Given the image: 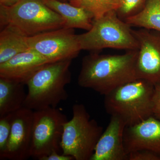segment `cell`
Listing matches in <instances>:
<instances>
[{"mask_svg":"<svg viewBox=\"0 0 160 160\" xmlns=\"http://www.w3.org/2000/svg\"><path fill=\"white\" fill-rule=\"evenodd\" d=\"M138 49L122 54H100L93 52L83 58L78 78L81 87L106 95L126 83L137 79L136 63Z\"/></svg>","mask_w":160,"mask_h":160,"instance_id":"1","label":"cell"},{"mask_svg":"<svg viewBox=\"0 0 160 160\" xmlns=\"http://www.w3.org/2000/svg\"><path fill=\"white\" fill-rule=\"evenodd\" d=\"M72 61L48 63L37 71L26 83L28 92L24 107L33 111L56 108L67 99L68 94L65 87L71 81Z\"/></svg>","mask_w":160,"mask_h":160,"instance_id":"2","label":"cell"},{"mask_svg":"<svg viewBox=\"0 0 160 160\" xmlns=\"http://www.w3.org/2000/svg\"><path fill=\"white\" fill-rule=\"evenodd\" d=\"M0 23L26 37L65 27L66 21L42 0H20L11 7L0 6Z\"/></svg>","mask_w":160,"mask_h":160,"instance_id":"3","label":"cell"},{"mask_svg":"<svg viewBox=\"0 0 160 160\" xmlns=\"http://www.w3.org/2000/svg\"><path fill=\"white\" fill-rule=\"evenodd\" d=\"M155 86L137 79L124 84L104 96L108 114L121 118L126 126H132L153 116Z\"/></svg>","mask_w":160,"mask_h":160,"instance_id":"4","label":"cell"},{"mask_svg":"<svg viewBox=\"0 0 160 160\" xmlns=\"http://www.w3.org/2000/svg\"><path fill=\"white\" fill-rule=\"evenodd\" d=\"M131 26L119 17L115 10L93 20L87 32L78 35L82 50L99 51L106 48L135 50L138 43Z\"/></svg>","mask_w":160,"mask_h":160,"instance_id":"5","label":"cell"},{"mask_svg":"<svg viewBox=\"0 0 160 160\" xmlns=\"http://www.w3.org/2000/svg\"><path fill=\"white\" fill-rule=\"evenodd\" d=\"M72 111V118L64 125L60 143L62 153L76 160H90L103 128L90 118L83 104H75Z\"/></svg>","mask_w":160,"mask_h":160,"instance_id":"6","label":"cell"},{"mask_svg":"<svg viewBox=\"0 0 160 160\" xmlns=\"http://www.w3.org/2000/svg\"><path fill=\"white\" fill-rule=\"evenodd\" d=\"M66 115L56 108L33 111L30 157L42 160L53 151L59 152Z\"/></svg>","mask_w":160,"mask_h":160,"instance_id":"7","label":"cell"},{"mask_svg":"<svg viewBox=\"0 0 160 160\" xmlns=\"http://www.w3.org/2000/svg\"><path fill=\"white\" fill-rule=\"evenodd\" d=\"M29 49L50 63L72 60L82 50L74 29L65 27L26 37Z\"/></svg>","mask_w":160,"mask_h":160,"instance_id":"8","label":"cell"},{"mask_svg":"<svg viewBox=\"0 0 160 160\" xmlns=\"http://www.w3.org/2000/svg\"><path fill=\"white\" fill-rule=\"evenodd\" d=\"M132 32L138 43L137 78L160 85V32L141 28Z\"/></svg>","mask_w":160,"mask_h":160,"instance_id":"9","label":"cell"},{"mask_svg":"<svg viewBox=\"0 0 160 160\" xmlns=\"http://www.w3.org/2000/svg\"><path fill=\"white\" fill-rule=\"evenodd\" d=\"M33 110L23 107L12 113L11 132L0 159L25 160L30 157Z\"/></svg>","mask_w":160,"mask_h":160,"instance_id":"10","label":"cell"},{"mask_svg":"<svg viewBox=\"0 0 160 160\" xmlns=\"http://www.w3.org/2000/svg\"><path fill=\"white\" fill-rule=\"evenodd\" d=\"M123 142L127 155L146 150L160 156V120L152 116L135 125L126 126Z\"/></svg>","mask_w":160,"mask_h":160,"instance_id":"11","label":"cell"},{"mask_svg":"<svg viewBox=\"0 0 160 160\" xmlns=\"http://www.w3.org/2000/svg\"><path fill=\"white\" fill-rule=\"evenodd\" d=\"M126 123L121 118L111 116L90 160H128L123 142Z\"/></svg>","mask_w":160,"mask_h":160,"instance_id":"12","label":"cell"},{"mask_svg":"<svg viewBox=\"0 0 160 160\" xmlns=\"http://www.w3.org/2000/svg\"><path fill=\"white\" fill-rule=\"evenodd\" d=\"M49 61L29 49L0 64V78L9 79L26 85L32 76Z\"/></svg>","mask_w":160,"mask_h":160,"instance_id":"13","label":"cell"},{"mask_svg":"<svg viewBox=\"0 0 160 160\" xmlns=\"http://www.w3.org/2000/svg\"><path fill=\"white\" fill-rule=\"evenodd\" d=\"M43 2L60 15L66 21L65 27L88 31L92 26L93 18L85 9L63 2L59 0H42Z\"/></svg>","mask_w":160,"mask_h":160,"instance_id":"14","label":"cell"},{"mask_svg":"<svg viewBox=\"0 0 160 160\" xmlns=\"http://www.w3.org/2000/svg\"><path fill=\"white\" fill-rule=\"evenodd\" d=\"M25 84L0 78V117L24 107L26 96Z\"/></svg>","mask_w":160,"mask_h":160,"instance_id":"15","label":"cell"},{"mask_svg":"<svg viewBox=\"0 0 160 160\" xmlns=\"http://www.w3.org/2000/svg\"><path fill=\"white\" fill-rule=\"evenodd\" d=\"M125 21L131 26L160 32V0H147L141 11Z\"/></svg>","mask_w":160,"mask_h":160,"instance_id":"16","label":"cell"},{"mask_svg":"<svg viewBox=\"0 0 160 160\" xmlns=\"http://www.w3.org/2000/svg\"><path fill=\"white\" fill-rule=\"evenodd\" d=\"M29 49L26 37L8 28L2 29L0 33V64Z\"/></svg>","mask_w":160,"mask_h":160,"instance_id":"17","label":"cell"},{"mask_svg":"<svg viewBox=\"0 0 160 160\" xmlns=\"http://www.w3.org/2000/svg\"><path fill=\"white\" fill-rule=\"evenodd\" d=\"M72 5L81 7L88 12L93 19L102 16L109 12L117 11L120 0H70Z\"/></svg>","mask_w":160,"mask_h":160,"instance_id":"18","label":"cell"},{"mask_svg":"<svg viewBox=\"0 0 160 160\" xmlns=\"http://www.w3.org/2000/svg\"><path fill=\"white\" fill-rule=\"evenodd\" d=\"M147 0H120V6L117 10L120 18L125 21L134 15L144 8Z\"/></svg>","mask_w":160,"mask_h":160,"instance_id":"19","label":"cell"},{"mask_svg":"<svg viewBox=\"0 0 160 160\" xmlns=\"http://www.w3.org/2000/svg\"><path fill=\"white\" fill-rule=\"evenodd\" d=\"M12 113L0 117V154L5 151L8 143L11 132Z\"/></svg>","mask_w":160,"mask_h":160,"instance_id":"20","label":"cell"},{"mask_svg":"<svg viewBox=\"0 0 160 160\" xmlns=\"http://www.w3.org/2000/svg\"><path fill=\"white\" fill-rule=\"evenodd\" d=\"M128 160H160L159 155L146 150L132 152L128 154Z\"/></svg>","mask_w":160,"mask_h":160,"instance_id":"21","label":"cell"},{"mask_svg":"<svg viewBox=\"0 0 160 160\" xmlns=\"http://www.w3.org/2000/svg\"><path fill=\"white\" fill-rule=\"evenodd\" d=\"M152 112L153 116L160 120V85L155 86Z\"/></svg>","mask_w":160,"mask_h":160,"instance_id":"22","label":"cell"},{"mask_svg":"<svg viewBox=\"0 0 160 160\" xmlns=\"http://www.w3.org/2000/svg\"><path fill=\"white\" fill-rule=\"evenodd\" d=\"M74 160L72 157L66 155L60 154L59 152L53 151L48 156L44 158L42 160Z\"/></svg>","mask_w":160,"mask_h":160,"instance_id":"23","label":"cell"},{"mask_svg":"<svg viewBox=\"0 0 160 160\" xmlns=\"http://www.w3.org/2000/svg\"><path fill=\"white\" fill-rule=\"evenodd\" d=\"M20 0H0L1 6L5 7H11L19 2Z\"/></svg>","mask_w":160,"mask_h":160,"instance_id":"24","label":"cell"},{"mask_svg":"<svg viewBox=\"0 0 160 160\" xmlns=\"http://www.w3.org/2000/svg\"><path fill=\"white\" fill-rule=\"evenodd\" d=\"M64 1H66V0H64ZM69 1H70V0H69Z\"/></svg>","mask_w":160,"mask_h":160,"instance_id":"25","label":"cell"}]
</instances>
